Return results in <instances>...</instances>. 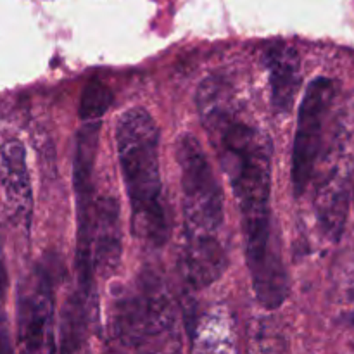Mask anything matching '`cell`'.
Listing matches in <instances>:
<instances>
[{"label": "cell", "instance_id": "14", "mask_svg": "<svg viewBox=\"0 0 354 354\" xmlns=\"http://www.w3.org/2000/svg\"><path fill=\"white\" fill-rule=\"evenodd\" d=\"M113 104V92L99 80H92L85 85L80 99V120L97 121L107 113Z\"/></svg>", "mask_w": 354, "mask_h": 354}, {"label": "cell", "instance_id": "2", "mask_svg": "<svg viewBox=\"0 0 354 354\" xmlns=\"http://www.w3.org/2000/svg\"><path fill=\"white\" fill-rule=\"evenodd\" d=\"M116 152L131 211V234L159 249L169 239V218L159 162L161 133L144 107L124 111L116 123Z\"/></svg>", "mask_w": 354, "mask_h": 354}, {"label": "cell", "instance_id": "7", "mask_svg": "<svg viewBox=\"0 0 354 354\" xmlns=\"http://www.w3.org/2000/svg\"><path fill=\"white\" fill-rule=\"evenodd\" d=\"M17 335L26 351H54V282L41 266L21 286Z\"/></svg>", "mask_w": 354, "mask_h": 354}, {"label": "cell", "instance_id": "8", "mask_svg": "<svg viewBox=\"0 0 354 354\" xmlns=\"http://www.w3.org/2000/svg\"><path fill=\"white\" fill-rule=\"evenodd\" d=\"M0 190L10 216L28 227L33 213V192L26 152L17 140H7L0 145Z\"/></svg>", "mask_w": 354, "mask_h": 354}, {"label": "cell", "instance_id": "11", "mask_svg": "<svg viewBox=\"0 0 354 354\" xmlns=\"http://www.w3.org/2000/svg\"><path fill=\"white\" fill-rule=\"evenodd\" d=\"M265 66L268 69L273 109L279 114H287L292 109L303 82L299 54L286 44H273L265 50Z\"/></svg>", "mask_w": 354, "mask_h": 354}, {"label": "cell", "instance_id": "6", "mask_svg": "<svg viewBox=\"0 0 354 354\" xmlns=\"http://www.w3.org/2000/svg\"><path fill=\"white\" fill-rule=\"evenodd\" d=\"M335 93H337V85L334 80L325 76L315 78L304 92L299 118H297L292 166H290V178L296 196H303L306 192L315 175L324 145V131L332 104L335 100Z\"/></svg>", "mask_w": 354, "mask_h": 354}, {"label": "cell", "instance_id": "9", "mask_svg": "<svg viewBox=\"0 0 354 354\" xmlns=\"http://www.w3.org/2000/svg\"><path fill=\"white\" fill-rule=\"evenodd\" d=\"M121 252L120 204L111 196L97 197L92 223V261L97 275H113L120 265Z\"/></svg>", "mask_w": 354, "mask_h": 354}, {"label": "cell", "instance_id": "10", "mask_svg": "<svg viewBox=\"0 0 354 354\" xmlns=\"http://www.w3.org/2000/svg\"><path fill=\"white\" fill-rule=\"evenodd\" d=\"M351 194V171L346 165L330 169L320 183L315 197L318 223L328 239L337 242L344 232Z\"/></svg>", "mask_w": 354, "mask_h": 354}, {"label": "cell", "instance_id": "15", "mask_svg": "<svg viewBox=\"0 0 354 354\" xmlns=\"http://www.w3.org/2000/svg\"><path fill=\"white\" fill-rule=\"evenodd\" d=\"M7 287H9V275H7L6 254H3L2 242H0V310H2L3 303H6Z\"/></svg>", "mask_w": 354, "mask_h": 354}, {"label": "cell", "instance_id": "12", "mask_svg": "<svg viewBox=\"0 0 354 354\" xmlns=\"http://www.w3.org/2000/svg\"><path fill=\"white\" fill-rule=\"evenodd\" d=\"M227 249L220 237H187L182 249V268L190 286L207 287L227 270Z\"/></svg>", "mask_w": 354, "mask_h": 354}, {"label": "cell", "instance_id": "4", "mask_svg": "<svg viewBox=\"0 0 354 354\" xmlns=\"http://www.w3.org/2000/svg\"><path fill=\"white\" fill-rule=\"evenodd\" d=\"M111 318L118 342L127 348L144 349L159 342L175 324L165 282L156 273L144 272L137 282L114 296Z\"/></svg>", "mask_w": 354, "mask_h": 354}, {"label": "cell", "instance_id": "13", "mask_svg": "<svg viewBox=\"0 0 354 354\" xmlns=\"http://www.w3.org/2000/svg\"><path fill=\"white\" fill-rule=\"evenodd\" d=\"M90 306L78 292L73 294L62 310L61 349L62 351H78L85 342L86 324L90 318Z\"/></svg>", "mask_w": 354, "mask_h": 354}, {"label": "cell", "instance_id": "1", "mask_svg": "<svg viewBox=\"0 0 354 354\" xmlns=\"http://www.w3.org/2000/svg\"><path fill=\"white\" fill-rule=\"evenodd\" d=\"M197 109L237 201L256 299L266 310H277L287 299L289 286L273 227V142L221 76L199 86Z\"/></svg>", "mask_w": 354, "mask_h": 354}, {"label": "cell", "instance_id": "3", "mask_svg": "<svg viewBox=\"0 0 354 354\" xmlns=\"http://www.w3.org/2000/svg\"><path fill=\"white\" fill-rule=\"evenodd\" d=\"M187 237H218L225 223L223 190L203 145L192 133L176 142Z\"/></svg>", "mask_w": 354, "mask_h": 354}, {"label": "cell", "instance_id": "5", "mask_svg": "<svg viewBox=\"0 0 354 354\" xmlns=\"http://www.w3.org/2000/svg\"><path fill=\"white\" fill-rule=\"evenodd\" d=\"M100 120L85 121L78 131L73 162V183L76 194L78 216V244H76V268H78V294L90 308L95 294V270L92 261V223H93V168H95L97 144H99Z\"/></svg>", "mask_w": 354, "mask_h": 354}]
</instances>
